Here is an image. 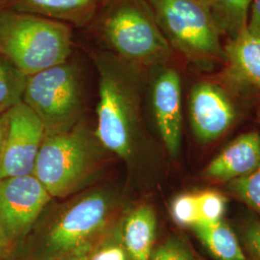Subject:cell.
I'll list each match as a JSON object with an SVG mask.
<instances>
[{
	"instance_id": "cell-1",
	"label": "cell",
	"mask_w": 260,
	"mask_h": 260,
	"mask_svg": "<svg viewBox=\"0 0 260 260\" xmlns=\"http://www.w3.org/2000/svg\"><path fill=\"white\" fill-rule=\"evenodd\" d=\"M100 74L95 137L103 148L128 160L138 119V70L110 52L94 59Z\"/></svg>"
},
{
	"instance_id": "cell-2",
	"label": "cell",
	"mask_w": 260,
	"mask_h": 260,
	"mask_svg": "<svg viewBox=\"0 0 260 260\" xmlns=\"http://www.w3.org/2000/svg\"><path fill=\"white\" fill-rule=\"evenodd\" d=\"M95 28L112 53L137 70L165 65L173 53L146 0H107Z\"/></svg>"
},
{
	"instance_id": "cell-3",
	"label": "cell",
	"mask_w": 260,
	"mask_h": 260,
	"mask_svg": "<svg viewBox=\"0 0 260 260\" xmlns=\"http://www.w3.org/2000/svg\"><path fill=\"white\" fill-rule=\"evenodd\" d=\"M68 23L14 10H0V54L27 76L68 61L72 52Z\"/></svg>"
},
{
	"instance_id": "cell-4",
	"label": "cell",
	"mask_w": 260,
	"mask_h": 260,
	"mask_svg": "<svg viewBox=\"0 0 260 260\" xmlns=\"http://www.w3.org/2000/svg\"><path fill=\"white\" fill-rule=\"evenodd\" d=\"M115 214V202L104 191L78 198L57 214L42 233L34 260L88 254L113 228Z\"/></svg>"
},
{
	"instance_id": "cell-5",
	"label": "cell",
	"mask_w": 260,
	"mask_h": 260,
	"mask_svg": "<svg viewBox=\"0 0 260 260\" xmlns=\"http://www.w3.org/2000/svg\"><path fill=\"white\" fill-rule=\"evenodd\" d=\"M173 49L203 68L225 63L222 33L208 0H146Z\"/></svg>"
},
{
	"instance_id": "cell-6",
	"label": "cell",
	"mask_w": 260,
	"mask_h": 260,
	"mask_svg": "<svg viewBox=\"0 0 260 260\" xmlns=\"http://www.w3.org/2000/svg\"><path fill=\"white\" fill-rule=\"evenodd\" d=\"M100 141L81 125L47 134L34 176L52 198L69 195L92 175L102 157Z\"/></svg>"
},
{
	"instance_id": "cell-7",
	"label": "cell",
	"mask_w": 260,
	"mask_h": 260,
	"mask_svg": "<svg viewBox=\"0 0 260 260\" xmlns=\"http://www.w3.org/2000/svg\"><path fill=\"white\" fill-rule=\"evenodd\" d=\"M22 102L36 113L47 135L72 128L82 106L78 67L67 61L28 76Z\"/></svg>"
},
{
	"instance_id": "cell-8",
	"label": "cell",
	"mask_w": 260,
	"mask_h": 260,
	"mask_svg": "<svg viewBox=\"0 0 260 260\" xmlns=\"http://www.w3.org/2000/svg\"><path fill=\"white\" fill-rule=\"evenodd\" d=\"M46 135L42 121L23 102L10 109L0 160V179L33 175Z\"/></svg>"
},
{
	"instance_id": "cell-9",
	"label": "cell",
	"mask_w": 260,
	"mask_h": 260,
	"mask_svg": "<svg viewBox=\"0 0 260 260\" xmlns=\"http://www.w3.org/2000/svg\"><path fill=\"white\" fill-rule=\"evenodd\" d=\"M51 199L34 175L0 179V221L13 241L30 232Z\"/></svg>"
},
{
	"instance_id": "cell-10",
	"label": "cell",
	"mask_w": 260,
	"mask_h": 260,
	"mask_svg": "<svg viewBox=\"0 0 260 260\" xmlns=\"http://www.w3.org/2000/svg\"><path fill=\"white\" fill-rule=\"evenodd\" d=\"M189 111L194 133L205 143L222 136L236 118V109L228 93L219 85L208 81L193 87Z\"/></svg>"
},
{
	"instance_id": "cell-11",
	"label": "cell",
	"mask_w": 260,
	"mask_h": 260,
	"mask_svg": "<svg viewBox=\"0 0 260 260\" xmlns=\"http://www.w3.org/2000/svg\"><path fill=\"white\" fill-rule=\"evenodd\" d=\"M152 105L161 138L168 151L177 156L181 144V81L177 71L166 68L160 72L152 88Z\"/></svg>"
},
{
	"instance_id": "cell-12",
	"label": "cell",
	"mask_w": 260,
	"mask_h": 260,
	"mask_svg": "<svg viewBox=\"0 0 260 260\" xmlns=\"http://www.w3.org/2000/svg\"><path fill=\"white\" fill-rule=\"evenodd\" d=\"M260 164V135L243 134L233 141L205 168V176L214 180L230 182L247 176Z\"/></svg>"
},
{
	"instance_id": "cell-13",
	"label": "cell",
	"mask_w": 260,
	"mask_h": 260,
	"mask_svg": "<svg viewBox=\"0 0 260 260\" xmlns=\"http://www.w3.org/2000/svg\"><path fill=\"white\" fill-rule=\"evenodd\" d=\"M107 0H5L7 9L84 26L96 18Z\"/></svg>"
},
{
	"instance_id": "cell-14",
	"label": "cell",
	"mask_w": 260,
	"mask_h": 260,
	"mask_svg": "<svg viewBox=\"0 0 260 260\" xmlns=\"http://www.w3.org/2000/svg\"><path fill=\"white\" fill-rule=\"evenodd\" d=\"M121 236L128 260H150L156 235V215L151 206L140 205L121 220Z\"/></svg>"
},
{
	"instance_id": "cell-15",
	"label": "cell",
	"mask_w": 260,
	"mask_h": 260,
	"mask_svg": "<svg viewBox=\"0 0 260 260\" xmlns=\"http://www.w3.org/2000/svg\"><path fill=\"white\" fill-rule=\"evenodd\" d=\"M223 47L231 75L260 90V38L251 35L246 28Z\"/></svg>"
},
{
	"instance_id": "cell-16",
	"label": "cell",
	"mask_w": 260,
	"mask_h": 260,
	"mask_svg": "<svg viewBox=\"0 0 260 260\" xmlns=\"http://www.w3.org/2000/svg\"><path fill=\"white\" fill-rule=\"evenodd\" d=\"M191 228L214 259L248 260L238 237L223 220L198 223Z\"/></svg>"
},
{
	"instance_id": "cell-17",
	"label": "cell",
	"mask_w": 260,
	"mask_h": 260,
	"mask_svg": "<svg viewBox=\"0 0 260 260\" xmlns=\"http://www.w3.org/2000/svg\"><path fill=\"white\" fill-rule=\"evenodd\" d=\"M252 0H208L214 20L222 35L230 39L247 28Z\"/></svg>"
},
{
	"instance_id": "cell-18",
	"label": "cell",
	"mask_w": 260,
	"mask_h": 260,
	"mask_svg": "<svg viewBox=\"0 0 260 260\" xmlns=\"http://www.w3.org/2000/svg\"><path fill=\"white\" fill-rule=\"evenodd\" d=\"M27 78L8 58L0 54V114L22 102Z\"/></svg>"
},
{
	"instance_id": "cell-19",
	"label": "cell",
	"mask_w": 260,
	"mask_h": 260,
	"mask_svg": "<svg viewBox=\"0 0 260 260\" xmlns=\"http://www.w3.org/2000/svg\"><path fill=\"white\" fill-rule=\"evenodd\" d=\"M228 188L235 198L260 215V164L251 174L228 182Z\"/></svg>"
},
{
	"instance_id": "cell-20",
	"label": "cell",
	"mask_w": 260,
	"mask_h": 260,
	"mask_svg": "<svg viewBox=\"0 0 260 260\" xmlns=\"http://www.w3.org/2000/svg\"><path fill=\"white\" fill-rule=\"evenodd\" d=\"M87 255L89 260H128L121 241V223L114 225Z\"/></svg>"
},
{
	"instance_id": "cell-21",
	"label": "cell",
	"mask_w": 260,
	"mask_h": 260,
	"mask_svg": "<svg viewBox=\"0 0 260 260\" xmlns=\"http://www.w3.org/2000/svg\"><path fill=\"white\" fill-rule=\"evenodd\" d=\"M194 195L198 223L222 220L226 203L225 198L222 194L207 190Z\"/></svg>"
},
{
	"instance_id": "cell-22",
	"label": "cell",
	"mask_w": 260,
	"mask_h": 260,
	"mask_svg": "<svg viewBox=\"0 0 260 260\" xmlns=\"http://www.w3.org/2000/svg\"><path fill=\"white\" fill-rule=\"evenodd\" d=\"M150 260H201L179 237L172 236L154 246Z\"/></svg>"
},
{
	"instance_id": "cell-23",
	"label": "cell",
	"mask_w": 260,
	"mask_h": 260,
	"mask_svg": "<svg viewBox=\"0 0 260 260\" xmlns=\"http://www.w3.org/2000/svg\"><path fill=\"white\" fill-rule=\"evenodd\" d=\"M172 216L175 222L183 226H193L198 223L195 195L177 196L172 204Z\"/></svg>"
},
{
	"instance_id": "cell-24",
	"label": "cell",
	"mask_w": 260,
	"mask_h": 260,
	"mask_svg": "<svg viewBox=\"0 0 260 260\" xmlns=\"http://www.w3.org/2000/svg\"><path fill=\"white\" fill-rule=\"evenodd\" d=\"M241 239L245 251L260 260V221L251 220L242 226Z\"/></svg>"
},
{
	"instance_id": "cell-25",
	"label": "cell",
	"mask_w": 260,
	"mask_h": 260,
	"mask_svg": "<svg viewBox=\"0 0 260 260\" xmlns=\"http://www.w3.org/2000/svg\"><path fill=\"white\" fill-rule=\"evenodd\" d=\"M247 30L251 35L260 38V0H252Z\"/></svg>"
},
{
	"instance_id": "cell-26",
	"label": "cell",
	"mask_w": 260,
	"mask_h": 260,
	"mask_svg": "<svg viewBox=\"0 0 260 260\" xmlns=\"http://www.w3.org/2000/svg\"><path fill=\"white\" fill-rule=\"evenodd\" d=\"M14 243L6 233L3 224L0 221V260H8L12 254Z\"/></svg>"
},
{
	"instance_id": "cell-27",
	"label": "cell",
	"mask_w": 260,
	"mask_h": 260,
	"mask_svg": "<svg viewBox=\"0 0 260 260\" xmlns=\"http://www.w3.org/2000/svg\"><path fill=\"white\" fill-rule=\"evenodd\" d=\"M7 128H8V112L0 114V160H1V155L3 151V146H4L6 133H7Z\"/></svg>"
},
{
	"instance_id": "cell-28",
	"label": "cell",
	"mask_w": 260,
	"mask_h": 260,
	"mask_svg": "<svg viewBox=\"0 0 260 260\" xmlns=\"http://www.w3.org/2000/svg\"><path fill=\"white\" fill-rule=\"evenodd\" d=\"M63 260H89L87 254H82V255H75V256H71Z\"/></svg>"
},
{
	"instance_id": "cell-29",
	"label": "cell",
	"mask_w": 260,
	"mask_h": 260,
	"mask_svg": "<svg viewBox=\"0 0 260 260\" xmlns=\"http://www.w3.org/2000/svg\"><path fill=\"white\" fill-rule=\"evenodd\" d=\"M245 252H246V254H247L248 260H258L252 253H251V252H247V251H245Z\"/></svg>"
}]
</instances>
